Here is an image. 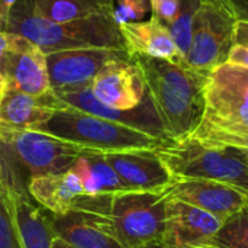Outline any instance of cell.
Returning a JSON list of instances; mask_svg holds the SVG:
<instances>
[{
    "label": "cell",
    "instance_id": "1",
    "mask_svg": "<svg viewBox=\"0 0 248 248\" xmlns=\"http://www.w3.org/2000/svg\"><path fill=\"white\" fill-rule=\"evenodd\" d=\"M170 141H182L199 126L205 110L208 73L148 57H131Z\"/></svg>",
    "mask_w": 248,
    "mask_h": 248
},
{
    "label": "cell",
    "instance_id": "2",
    "mask_svg": "<svg viewBox=\"0 0 248 248\" xmlns=\"http://www.w3.org/2000/svg\"><path fill=\"white\" fill-rule=\"evenodd\" d=\"M167 201V189L163 192L86 196L74 212L89 215L125 248H137L150 243H161Z\"/></svg>",
    "mask_w": 248,
    "mask_h": 248
},
{
    "label": "cell",
    "instance_id": "3",
    "mask_svg": "<svg viewBox=\"0 0 248 248\" xmlns=\"http://www.w3.org/2000/svg\"><path fill=\"white\" fill-rule=\"evenodd\" d=\"M7 32L25 36L45 54L81 48H125L112 13L54 22L36 12L33 0L16 3L10 13Z\"/></svg>",
    "mask_w": 248,
    "mask_h": 248
},
{
    "label": "cell",
    "instance_id": "4",
    "mask_svg": "<svg viewBox=\"0 0 248 248\" xmlns=\"http://www.w3.org/2000/svg\"><path fill=\"white\" fill-rule=\"evenodd\" d=\"M0 148L9 193L28 196L32 179L67 171L86 148L55 135L0 125Z\"/></svg>",
    "mask_w": 248,
    "mask_h": 248
},
{
    "label": "cell",
    "instance_id": "5",
    "mask_svg": "<svg viewBox=\"0 0 248 248\" xmlns=\"http://www.w3.org/2000/svg\"><path fill=\"white\" fill-rule=\"evenodd\" d=\"M248 137V68L224 62L208 73L205 110L190 138L212 142Z\"/></svg>",
    "mask_w": 248,
    "mask_h": 248
},
{
    "label": "cell",
    "instance_id": "6",
    "mask_svg": "<svg viewBox=\"0 0 248 248\" xmlns=\"http://www.w3.org/2000/svg\"><path fill=\"white\" fill-rule=\"evenodd\" d=\"M39 131L100 153L157 150L170 142L169 140L86 113L68 105L55 110Z\"/></svg>",
    "mask_w": 248,
    "mask_h": 248
},
{
    "label": "cell",
    "instance_id": "7",
    "mask_svg": "<svg viewBox=\"0 0 248 248\" xmlns=\"http://www.w3.org/2000/svg\"><path fill=\"white\" fill-rule=\"evenodd\" d=\"M155 151L176 180H214L248 193V160L238 148L187 137L182 141H170Z\"/></svg>",
    "mask_w": 248,
    "mask_h": 248
},
{
    "label": "cell",
    "instance_id": "8",
    "mask_svg": "<svg viewBox=\"0 0 248 248\" xmlns=\"http://www.w3.org/2000/svg\"><path fill=\"white\" fill-rule=\"evenodd\" d=\"M237 22L238 16L230 0H198L186 65L209 73L227 62Z\"/></svg>",
    "mask_w": 248,
    "mask_h": 248
},
{
    "label": "cell",
    "instance_id": "9",
    "mask_svg": "<svg viewBox=\"0 0 248 248\" xmlns=\"http://www.w3.org/2000/svg\"><path fill=\"white\" fill-rule=\"evenodd\" d=\"M128 58L125 48H81L46 54L51 90L58 94L89 87L109 61Z\"/></svg>",
    "mask_w": 248,
    "mask_h": 248
},
{
    "label": "cell",
    "instance_id": "10",
    "mask_svg": "<svg viewBox=\"0 0 248 248\" xmlns=\"http://www.w3.org/2000/svg\"><path fill=\"white\" fill-rule=\"evenodd\" d=\"M0 74L6 78L10 89L31 96H46L52 93L46 54L22 35L10 33V44Z\"/></svg>",
    "mask_w": 248,
    "mask_h": 248
},
{
    "label": "cell",
    "instance_id": "11",
    "mask_svg": "<svg viewBox=\"0 0 248 248\" xmlns=\"http://www.w3.org/2000/svg\"><path fill=\"white\" fill-rule=\"evenodd\" d=\"M103 155L128 192H163L176 182L155 150H126Z\"/></svg>",
    "mask_w": 248,
    "mask_h": 248
},
{
    "label": "cell",
    "instance_id": "12",
    "mask_svg": "<svg viewBox=\"0 0 248 248\" xmlns=\"http://www.w3.org/2000/svg\"><path fill=\"white\" fill-rule=\"evenodd\" d=\"M89 87L99 102L118 110H132L147 97L141 73L131 58L109 61Z\"/></svg>",
    "mask_w": 248,
    "mask_h": 248
},
{
    "label": "cell",
    "instance_id": "13",
    "mask_svg": "<svg viewBox=\"0 0 248 248\" xmlns=\"http://www.w3.org/2000/svg\"><path fill=\"white\" fill-rule=\"evenodd\" d=\"M171 199L185 202L225 221L248 202V193L231 185L205 180L180 179L167 189Z\"/></svg>",
    "mask_w": 248,
    "mask_h": 248
},
{
    "label": "cell",
    "instance_id": "14",
    "mask_svg": "<svg viewBox=\"0 0 248 248\" xmlns=\"http://www.w3.org/2000/svg\"><path fill=\"white\" fill-rule=\"evenodd\" d=\"M222 224V219L209 212L169 198L161 244L166 248H198Z\"/></svg>",
    "mask_w": 248,
    "mask_h": 248
},
{
    "label": "cell",
    "instance_id": "15",
    "mask_svg": "<svg viewBox=\"0 0 248 248\" xmlns=\"http://www.w3.org/2000/svg\"><path fill=\"white\" fill-rule=\"evenodd\" d=\"M55 96L61 102H64L65 105L76 108L78 110H83L86 113H90V115H94V116H99V118H103L108 121H113V122H118V124L148 132V134L158 137V138L169 140L163 131L161 122L157 116V112H155L148 94H147L145 100L138 108H135L132 110H118V109H113V108L99 102L93 96L90 87L78 89L74 92L58 93Z\"/></svg>",
    "mask_w": 248,
    "mask_h": 248
},
{
    "label": "cell",
    "instance_id": "16",
    "mask_svg": "<svg viewBox=\"0 0 248 248\" xmlns=\"http://www.w3.org/2000/svg\"><path fill=\"white\" fill-rule=\"evenodd\" d=\"M119 31L129 57L140 55L186 65V60L174 44L169 28L155 16L145 22L121 25Z\"/></svg>",
    "mask_w": 248,
    "mask_h": 248
},
{
    "label": "cell",
    "instance_id": "17",
    "mask_svg": "<svg viewBox=\"0 0 248 248\" xmlns=\"http://www.w3.org/2000/svg\"><path fill=\"white\" fill-rule=\"evenodd\" d=\"M28 196L48 214L65 215L74 212L87 195L78 174L68 169L32 179L28 185Z\"/></svg>",
    "mask_w": 248,
    "mask_h": 248
},
{
    "label": "cell",
    "instance_id": "18",
    "mask_svg": "<svg viewBox=\"0 0 248 248\" xmlns=\"http://www.w3.org/2000/svg\"><path fill=\"white\" fill-rule=\"evenodd\" d=\"M55 93L46 96H31L7 87L0 102V125L15 129L39 131L55 113L64 108Z\"/></svg>",
    "mask_w": 248,
    "mask_h": 248
},
{
    "label": "cell",
    "instance_id": "19",
    "mask_svg": "<svg viewBox=\"0 0 248 248\" xmlns=\"http://www.w3.org/2000/svg\"><path fill=\"white\" fill-rule=\"evenodd\" d=\"M9 198L19 247L52 248L57 235L52 230L49 214L33 203L29 196L9 193Z\"/></svg>",
    "mask_w": 248,
    "mask_h": 248
},
{
    "label": "cell",
    "instance_id": "20",
    "mask_svg": "<svg viewBox=\"0 0 248 248\" xmlns=\"http://www.w3.org/2000/svg\"><path fill=\"white\" fill-rule=\"evenodd\" d=\"M49 219L55 235L73 248H125L86 214H49Z\"/></svg>",
    "mask_w": 248,
    "mask_h": 248
},
{
    "label": "cell",
    "instance_id": "21",
    "mask_svg": "<svg viewBox=\"0 0 248 248\" xmlns=\"http://www.w3.org/2000/svg\"><path fill=\"white\" fill-rule=\"evenodd\" d=\"M70 169L78 174L84 192L90 198L128 192L100 151L86 150Z\"/></svg>",
    "mask_w": 248,
    "mask_h": 248
},
{
    "label": "cell",
    "instance_id": "22",
    "mask_svg": "<svg viewBox=\"0 0 248 248\" xmlns=\"http://www.w3.org/2000/svg\"><path fill=\"white\" fill-rule=\"evenodd\" d=\"M36 12L54 22H71L113 13L115 0H33Z\"/></svg>",
    "mask_w": 248,
    "mask_h": 248
},
{
    "label": "cell",
    "instance_id": "23",
    "mask_svg": "<svg viewBox=\"0 0 248 248\" xmlns=\"http://www.w3.org/2000/svg\"><path fill=\"white\" fill-rule=\"evenodd\" d=\"M198 248H248V202Z\"/></svg>",
    "mask_w": 248,
    "mask_h": 248
},
{
    "label": "cell",
    "instance_id": "24",
    "mask_svg": "<svg viewBox=\"0 0 248 248\" xmlns=\"http://www.w3.org/2000/svg\"><path fill=\"white\" fill-rule=\"evenodd\" d=\"M198 9V0H180V10L171 25H169L170 35L179 51L186 60L193 38V22Z\"/></svg>",
    "mask_w": 248,
    "mask_h": 248
},
{
    "label": "cell",
    "instance_id": "25",
    "mask_svg": "<svg viewBox=\"0 0 248 248\" xmlns=\"http://www.w3.org/2000/svg\"><path fill=\"white\" fill-rule=\"evenodd\" d=\"M0 248H20L13 224L10 198L4 189H0Z\"/></svg>",
    "mask_w": 248,
    "mask_h": 248
},
{
    "label": "cell",
    "instance_id": "26",
    "mask_svg": "<svg viewBox=\"0 0 248 248\" xmlns=\"http://www.w3.org/2000/svg\"><path fill=\"white\" fill-rule=\"evenodd\" d=\"M150 10V0H116L113 7V19L121 25L140 22Z\"/></svg>",
    "mask_w": 248,
    "mask_h": 248
},
{
    "label": "cell",
    "instance_id": "27",
    "mask_svg": "<svg viewBox=\"0 0 248 248\" xmlns=\"http://www.w3.org/2000/svg\"><path fill=\"white\" fill-rule=\"evenodd\" d=\"M227 62L248 68V20L238 19L235 23Z\"/></svg>",
    "mask_w": 248,
    "mask_h": 248
},
{
    "label": "cell",
    "instance_id": "28",
    "mask_svg": "<svg viewBox=\"0 0 248 248\" xmlns=\"http://www.w3.org/2000/svg\"><path fill=\"white\" fill-rule=\"evenodd\" d=\"M150 10L166 26L171 25L180 10V0H150Z\"/></svg>",
    "mask_w": 248,
    "mask_h": 248
},
{
    "label": "cell",
    "instance_id": "29",
    "mask_svg": "<svg viewBox=\"0 0 248 248\" xmlns=\"http://www.w3.org/2000/svg\"><path fill=\"white\" fill-rule=\"evenodd\" d=\"M208 144H218V145H228V147L238 148L240 151H243V154L248 160V137H224Z\"/></svg>",
    "mask_w": 248,
    "mask_h": 248
},
{
    "label": "cell",
    "instance_id": "30",
    "mask_svg": "<svg viewBox=\"0 0 248 248\" xmlns=\"http://www.w3.org/2000/svg\"><path fill=\"white\" fill-rule=\"evenodd\" d=\"M17 1L19 0H0V32H7L10 13Z\"/></svg>",
    "mask_w": 248,
    "mask_h": 248
},
{
    "label": "cell",
    "instance_id": "31",
    "mask_svg": "<svg viewBox=\"0 0 248 248\" xmlns=\"http://www.w3.org/2000/svg\"><path fill=\"white\" fill-rule=\"evenodd\" d=\"M232 7L235 9V13L238 19L248 20V0H230Z\"/></svg>",
    "mask_w": 248,
    "mask_h": 248
},
{
    "label": "cell",
    "instance_id": "32",
    "mask_svg": "<svg viewBox=\"0 0 248 248\" xmlns=\"http://www.w3.org/2000/svg\"><path fill=\"white\" fill-rule=\"evenodd\" d=\"M9 44H10V33L9 32H0V68H1L4 55L9 49Z\"/></svg>",
    "mask_w": 248,
    "mask_h": 248
},
{
    "label": "cell",
    "instance_id": "33",
    "mask_svg": "<svg viewBox=\"0 0 248 248\" xmlns=\"http://www.w3.org/2000/svg\"><path fill=\"white\" fill-rule=\"evenodd\" d=\"M0 189H6V176H4V163L1 157V148H0Z\"/></svg>",
    "mask_w": 248,
    "mask_h": 248
},
{
    "label": "cell",
    "instance_id": "34",
    "mask_svg": "<svg viewBox=\"0 0 248 248\" xmlns=\"http://www.w3.org/2000/svg\"><path fill=\"white\" fill-rule=\"evenodd\" d=\"M52 248H73L71 246H68L65 241H62L61 238L55 237L54 241H52Z\"/></svg>",
    "mask_w": 248,
    "mask_h": 248
},
{
    "label": "cell",
    "instance_id": "35",
    "mask_svg": "<svg viewBox=\"0 0 248 248\" xmlns=\"http://www.w3.org/2000/svg\"><path fill=\"white\" fill-rule=\"evenodd\" d=\"M7 81H6V78L0 74V102H1V99H3V96H4V93H6V90H7Z\"/></svg>",
    "mask_w": 248,
    "mask_h": 248
},
{
    "label": "cell",
    "instance_id": "36",
    "mask_svg": "<svg viewBox=\"0 0 248 248\" xmlns=\"http://www.w3.org/2000/svg\"><path fill=\"white\" fill-rule=\"evenodd\" d=\"M137 248H166L161 243H150V244H144V246H141V247H137Z\"/></svg>",
    "mask_w": 248,
    "mask_h": 248
}]
</instances>
